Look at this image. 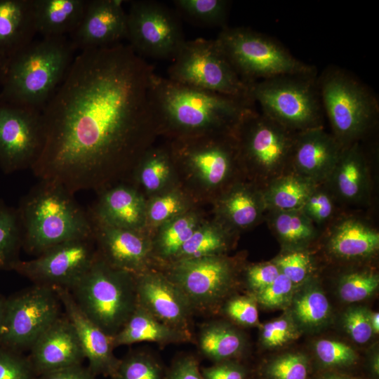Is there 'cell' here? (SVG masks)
Wrapping results in <instances>:
<instances>
[{"instance_id": "db71d44e", "label": "cell", "mask_w": 379, "mask_h": 379, "mask_svg": "<svg viewBox=\"0 0 379 379\" xmlns=\"http://www.w3.org/2000/svg\"><path fill=\"white\" fill-rule=\"evenodd\" d=\"M95 376L88 367L81 364L46 373L35 379H95Z\"/></svg>"}, {"instance_id": "680465c9", "label": "cell", "mask_w": 379, "mask_h": 379, "mask_svg": "<svg viewBox=\"0 0 379 379\" xmlns=\"http://www.w3.org/2000/svg\"><path fill=\"white\" fill-rule=\"evenodd\" d=\"M6 62L0 58V86L4 78L6 69Z\"/></svg>"}, {"instance_id": "11a10c76", "label": "cell", "mask_w": 379, "mask_h": 379, "mask_svg": "<svg viewBox=\"0 0 379 379\" xmlns=\"http://www.w3.org/2000/svg\"><path fill=\"white\" fill-rule=\"evenodd\" d=\"M6 298L0 294V344L3 334Z\"/></svg>"}, {"instance_id": "52a82bcc", "label": "cell", "mask_w": 379, "mask_h": 379, "mask_svg": "<svg viewBox=\"0 0 379 379\" xmlns=\"http://www.w3.org/2000/svg\"><path fill=\"white\" fill-rule=\"evenodd\" d=\"M250 97L262 114L292 132L323 127L324 112L316 72L255 82L250 85Z\"/></svg>"}, {"instance_id": "7bdbcfd3", "label": "cell", "mask_w": 379, "mask_h": 379, "mask_svg": "<svg viewBox=\"0 0 379 379\" xmlns=\"http://www.w3.org/2000/svg\"><path fill=\"white\" fill-rule=\"evenodd\" d=\"M36 376L27 357L0 346V379H35Z\"/></svg>"}, {"instance_id": "7a4b0ae2", "label": "cell", "mask_w": 379, "mask_h": 379, "mask_svg": "<svg viewBox=\"0 0 379 379\" xmlns=\"http://www.w3.org/2000/svg\"><path fill=\"white\" fill-rule=\"evenodd\" d=\"M151 101L158 132L179 139L234 134L241 120L254 109L251 100L180 84L154 74Z\"/></svg>"}, {"instance_id": "c3c4849f", "label": "cell", "mask_w": 379, "mask_h": 379, "mask_svg": "<svg viewBox=\"0 0 379 379\" xmlns=\"http://www.w3.org/2000/svg\"><path fill=\"white\" fill-rule=\"evenodd\" d=\"M343 321L346 331L356 343H366L372 337L370 312L365 308L355 307L347 310Z\"/></svg>"}, {"instance_id": "f5cc1de1", "label": "cell", "mask_w": 379, "mask_h": 379, "mask_svg": "<svg viewBox=\"0 0 379 379\" xmlns=\"http://www.w3.org/2000/svg\"><path fill=\"white\" fill-rule=\"evenodd\" d=\"M201 373L204 379H246V368L234 360L215 363L211 366L203 367Z\"/></svg>"}, {"instance_id": "d4e9b609", "label": "cell", "mask_w": 379, "mask_h": 379, "mask_svg": "<svg viewBox=\"0 0 379 379\" xmlns=\"http://www.w3.org/2000/svg\"><path fill=\"white\" fill-rule=\"evenodd\" d=\"M192 334L169 326L137 306L122 328L113 337L114 347L140 342L161 346L192 341Z\"/></svg>"}, {"instance_id": "681fc988", "label": "cell", "mask_w": 379, "mask_h": 379, "mask_svg": "<svg viewBox=\"0 0 379 379\" xmlns=\"http://www.w3.org/2000/svg\"><path fill=\"white\" fill-rule=\"evenodd\" d=\"M183 204L178 195L171 193L155 199L148 208V217L155 223L166 222L178 215Z\"/></svg>"}, {"instance_id": "9f6ffc18", "label": "cell", "mask_w": 379, "mask_h": 379, "mask_svg": "<svg viewBox=\"0 0 379 379\" xmlns=\"http://www.w3.org/2000/svg\"><path fill=\"white\" fill-rule=\"evenodd\" d=\"M317 379H362L359 377H353L345 375H340L338 373H328L323 375Z\"/></svg>"}, {"instance_id": "ab89813d", "label": "cell", "mask_w": 379, "mask_h": 379, "mask_svg": "<svg viewBox=\"0 0 379 379\" xmlns=\"http://www.w3.org/2000/svg\"><path fill=\"white\" fill-rule=\"evenodd\" d=\"M265 373L270 379H307L308 361L300 353L285 354L270 361Z\"/></svg>"}, {"instance_id": "8992f818", "label": "cell", "mask_w": 379, "mask_h": 379, "mask_svg": "<svg viewBox=\"0 0 379 379\" xmlns=\"http://www.w3.org/2000/svg\"><path fill=\"white\" fill-rule=\"evenodd\" d=\"M81 310L107 335L114 337L138 306L135 277L108 265L98 254L69 290Z\"/></svg>"}, {"instance_id": "d6986e66", "label": "cell", "mask_w": 379, "mask_h": 379, "mask_svg": "<svg viewBox=\"0 0 379 379\" xmlns=\"http://www.w3.org/2000/svg\"><path fill=\"white\" fill-rule=\"evenodd\" d=\"M29 350L27 358L36 376L81 365L86 359L76 331L65 314L59 317Z\"/></svg>"}, {"instance_id": "9a60e30c", "label": "cell", "mask_w": 379, "mask_h": 379, "mask_svg": "<svg viewBox=\"0 0 379 379\" xmlns=\"http://www.w3.org/2000/svg\"><path fill=\"white\" fill-rule=\"evenodd\" d=\"M43 144L41 111L0 102V167L6 173L30 168Z\"/></svg>"}, {"instance_id": "ee69618b", "label": "cell", "mask_w": 379, "mask_h": 379, "mask_svg": "<svg viewBox=\"0 0 379 379\" xmlns=\"http://www.w3.org/2000/svg\"><path fill=\"white\" fill-rule=\"evenodd\" d=\"M314 223H322L328 220L334 212L332 194L317 185L311 192L300 209Z\"/></svg>"}, {"instance_id": "484cf974", "label": "cell", "mask_w": 379, "mask_h": 379, "mask_svg": "<svg viewBox=\"0 0 379 379\" xmlns=\"http://www.w3.org/2000/svg\"><path fill=\"white\" fill-rule=\"evenodd\" d=\"M328 248L335 256L346 260L365 258L379 248V234L357 218L340 220L331 230Z\"/></svg>"}, {"instance_id": "1f68e13d", "label": "cell", "mask_w": 379, "mask_h": 379, "mask_svg": "<svg viewBox=\"0 0 379 379\" xmlns=\"http://www.w3.org/2000/svg\"><path fill=\"white\" fill-rule=\"evenodd\" d=\"M197 224L196 218L190 215L173 219L161 230L157 241L152 245V254L173 262L197 229Z\"/></svg>"}, {"instance_id": "277c9868", "label": "cell", "mask_w": 379, "mask_h": 379, "mask_svg": "<svg viewBox=\"0 0 379 379\" xmlns=\"http://www.w3.org/2000/svg\"><path fill=\"white\" fill-rule=\"evenodd\" d=\"M68 36L34 40L6 64L0 102L41 111L75 57Z\"/></svg>"}, {"instance_id": "816d5d0a", "label": "cell", "mask_w": 379, "mask_h": 379, "mask_svg": "<svg viewBox=\"0 0 379 379\" xmlns=\"http://www.w3.org/2000/svg\"><path fill=\"white\" fill-rule=\"evenodd\" d=\"M164 379H204L199 362L192 354H183L175 358L166 368Z\"/></svg>"}, {"instance_id": "6da1fadb", "label": "cell", "mask_w": 379, "mask_h": 379, "mask_svg": "<svg viewBox=\"0 0 379 379\" xmlns=\"http://www.w3.org/2000/svg\"><path fill=\"white\" fill-rule=\"evenodd\" d=\"M154 74L129 45L77 54L41 111L43 144L34 174L74 194L103 190L135 166L158 132Z\"/></svg>"}, {"instance_id": "9c48e42d", "label": "cell", "mask_w": 379, "mask_h": 379, "mask_svg": "<svg viewBox=\"0 0 379 379\" xmlns=\"http://www.w3.org/2000/svg\"><path fill=\"white\" fill-rule=\"evenodd\" d=\"M168 74L169 79L180 84L252 101L250 85L241 79L216 39L186 41Z\"/></svg>"}, {"instance_id": "d590c367", "label": "cell", "mask_w": 379, "mask_h": 379, "mask_svg": "<svg viewBox=\"0 0 379 379\" xmlns=\"http://www.w3.org/2000/svg\"><path fill=\"white\" fill-rule=\"evenodd\" d=\"M227 246L226 238L219 230L210 227L197 228L172 262L219 255Z\"/></svg>"}, {"instance_id": "ba28073f", "label": "cell", "mask_w": 379, "mask_h": 379, "mask_svg": "<svg viewBox=\"0 0 379 379\" xmlns=\"http://www.w3.org/2000/svg\"><path fill=\"white\" fill-rule=\"evenodd\" d=\"M215 39L248 85L284 74L316 72L314 67L294 57L280 42L250 28L225 27Z\"/></svg>"}, {"instance_id": "4316f807", "label": "cell", "mask_w": 379, "mask_h": 379, "mask_svg": "<svg viewBox=\"0 0 379 379\" xmlns=\"http://www.w3.org/2000/svg\"><path fill=\"white\" fill-rule=\"evenodd\" d=\"M88 0H34L36 33L41 37L69 36L79 26Z\"/></svg>"}, {"instance_id": "2e32d148", "label": "cell", "mask_w": 379, "mask_h": 379, "mask_svg": "<svg viewBox=\"0 0 379 379\" xmlns=\"http://www.w3.org/2000/svg\"><path fill=\"white\" fill-rule=\"evenodd\" d=\"M135 277L138 305L164 324L192 334L194 314L185 296L166 274L150 269Z\"/></svg>"}, {"instance_id": "4fadbf2b", "label": "cell", "mask_w": 379, "mask_h": 379, "mask_svg": "<svg viewBox=\"0 0 379 379\" xmlns=\"http://www.w3.org/2000/svg\"><path fill=\"white\" fill-rule=\"evenodd\" d=\"M126 13V39L138 55L173 60L186 41L178 15L160 2L132 1Z\"/></svg>"}, {"instance_id": "bcb514c9", "label": "cell", "mask_w": 379, "mask_h": 379, "mask_svg": "<svg viewBox=\"0 0 379 379\" xmlns=\"http://www.w3.org/2000/svg\"><path fill=\"white\" fill-rule=\"evenodd\" d=\"M222 312L234 322L253 326L258 322V312L253 296H235L222 305Z\"/></svg>"}, {"instance_id": "60d3db41", "label": "cell", "mask_w": 379, "mask_h": 379, "mask_svg": "<svg viewBox=\"0 0 379 379\" xmlns=\"http://www.w3.org/2000/svg\"><path fill=\"white\" fill-rule=\"evenodd\" d=\"M318 359L328 368L347 367L354 364L358 356L349 345L332 340H320L315 345Z\"/></svg>"}, {"instance_id": "7c38bea8", "label": "cell", "mask_w": 379, "mask_h": 379, "mask_svg": "<svg viewBox=\"0 0 379 379\" xmlns=\"http://www.w3.org/2000/svg\"><path fill=\"white\" fill-rule=\"evenodd\" d=\"M62 305L53 288L34 284L6 298L0 346L21 353L61 316Z\"/></svg>"}, {"instance_id": "e0dca14e", "label": "cell", "mask_w": 379, "mask_h": 379, "mask_svg": "<svg viewBox=\"0 0 379 379\" xmlns=\"http://www.w3.org/2000/svg\"><path fill=\"white\" fill-rule=\"evenodd\" d=\"M89 217L96 251L103 260L134 276L150 270L152 245L139 231L110 226Z\"/></svg>"}, {"instance_id": "74e56055", "label": "cell", "mask_w": 379, "mask_h": 379, "mask_svg": "<svg viewBox=\"0 0 379 379\" xmlns=\"http://www.w3.org/2000/svg\"><path fill=\"white\" fill-rule=\"evenodd\" d=\"M138 162L139 180L143 187L148 191L162 187L171 171L169 153L161 149H147Z\"/></svg>"}, {"instance_id": "3957f363", "label": "cell", "mask_w": 379, "mask_h": 379, "mask_svg": "<svg viewBox=\"0 0 379 379\" xmlns=\"http://www.w3.org/2000/svg\"><path fill=\"white\" fill-rule=\"evenodd\" d=\"M22 247L36 256L58 244L93 237L88 213L73 193L53 181L40 180L17 209Z\"/></svg>"}, {"instance_id": "7dc6e473", "label": "cell", "mask_w": 379, "mask_h": 379, "mask_svg": "<svg viewBox=\"0 0 379 379\" xmlns=\"http://www.w3.org/2000/svg\"><path fill=\"white\" fill-rule=\"evenodd\" d=\"M274 263L280 272L293 284H300L307 277L311 262L308 254L302 251H292L277 258Z\"/></svg>"}, {"instance_id": "44dd1931", "label": "cell", "mask_w": 379, "mask_h": 379, "mask_svg": "<svg viewBox=\"0 0 379 379\" xmlns=\"http://www.w3.org/2000/svg\"><path fill=\"white\" fill-rule=\"evenodd\" d=\"M65 315L73 325L82 346L88 368L95 375L112 377L120 362L114 354L113 337L105 333L78 307L69 290L53 288Z\"/></svg>"}, {"instance_id": "4dcf8cb0", "label": "cell", "mask_w": 379, "mask_h": 379, "mask_svg": "<svg viewBox=\"0 0 379 379\" xmlns=\"http://www.w3.org/2000/svg\"><path fill=\"white\" fill-rule=\"evenodd\" d=\"M270 211L271 227L285 244L299 246L314 237L316 231L314 223L300 209Z\"/></svg>"}, {"instance_id": "83f0119b", "label": "cell", "mask_w": 379, "mask_h": 379, "mask_svg": "<svg viewBox=\"0 0 379 379\" xmlns=\"http://www.w3.org/2000/svg\"><path fill=\"white\" fill-rule=\"evenodd\" d=\"M197 344L200 353L214 363L230 361L241 354L245 340L228 323L207 321L199 329Z\"/></svg>"}, {"instance_id": "f1b7e54d", "label": "cell", "mask_w": 379, "mask_h": 379, "mask_svg": "<svg viewBox=\"0 0 379 379\" xmlns=\"http://www.w3.org/2000/svg\"><path fill=\"white\" fill-rule=\"evenodd\" d=\"M319 185L289 170L277 177L262 190L267 210H300Z\"/></svg>"}, {"instance_id": "836d02e7", "label": "cell", "mask_w": 379, "mask_h": 379, "mask_svg": "<svg viewBox=\"0 0 379 379\" xmlns=\"http://www.w3.org/2000/svg\"><path fill=\"white\" fill-rule=\"evenodd\" d=\"M179 13L191 22L204 26H224L230 2L225 0H176Z\"/></svg>"}, {"instance_id": "cb8c5ba5", "label": "cell", "mask_w": 379, "mask_h": 379, "mask_svg": "<svg viewBox=\"0 0 379 379\" xmlns=\"http://www.w3.org/2000/svg\"><path fill=\"white\" fill-rule=\"evenodd\" d=\"M365 152L354 142L343 147L337 163L326 182L341 199L350 203L363 200L368 192V178Z\"/></svg>"}, {"instance_id": "8d00e7d4", "label": "cell", "mask_w": 379, "mask_h": 379, "mask_svg": "<svg viewBox=\"0 0 379 379\" xmlns=\"http://www.w3.org/2000/svg\"><path fill=\"white\" fill-rule=\"evenodd\" d=\"M293 313L302 324L314 326L324 322L330 314V305L326 296L319 289H309L293 302Z\"/></svg>"}, {"instance_id": "7402d4cb", "label": "cell", "mask_w": 379, "mask_h": 379, "mask_svg": "<svg viewBox=\"0 0 379 379\" xmlns=\"http://www.w3.org/2000/svg\"><path fill=\"white\" fill-rule=\"evenodd\" d=\"M34 0H0V58L7 62L36 34Z\"/></svg>"}, {"instance_id": "d6a6232c", "label": "cell", "mask_w": 379, "mask_h": 379, "mask_svg": "<svg viewBox=\"0 0 379 379\" xmlns=\"http://www.w3.org/2000/svg\"><path fill=\"white\" fill-rule=\"evenodd\" d=\"M22 234L17 209L0 201V270H11L18 260Z\"/></svg>"}, {"instance_id": "e575fe53", "label": "cell", "mask_w": 379, "mask_h": 379, "mask_svg": "<svg viewBox=\"0 0 379 379\" xmlns=\"http://www.w3.org/2000/svg\"><path fill=\"white\" fill-rule=\"evenodd\" d=\"M166 368L150 352L133 351L120 359L112 379H164Z\"/></svg>"}, {"instance_id": "8fae6325", "label": "cell", "mask_w": 379, "mask_h": 379, "mask_svg": "<svg viewBox=\"0 0 379 379\" xmlns=\"http://www.w3.org/2000/svg\"><path fill=\"white\" fill-rule=\"evenodd\" d=\"M164 274L185 296L194 314L206 316L219 310L234 286L232 262L221 255L176 261Z\"/></svg>"}, {"instance_id": "5b68a950", "label": "cell", "mask_w": 379, "mask_h": 379, "mask_svg": "<svg viewBox=\"0 0 379 379\" xmlns=\"http://www.w3.org/2000/svg\"><path fill=\"white\" fill-rule=\"evenodd\" d=\"M317 83L332 135L342 147L359 142L378 121L375 95L353 74L337 67L325 69Z\"/></svg>"}, {"instance_id": "603a6c76", "label": "cell", "mask_w": 379, "mask_h": 379, "mask_svg": "<svg viewBox=\"0 0 379 379\" xmlns=\"http://www.w3.org/2000/svg\"><path fill=\"white\" fill-rule=\"evenodd\" d=\"M102 190L96 205L89 215L104 224L132 230H138L144 223L145 204L133 189L118 185Z\"/></svg>"}, {"instance_id": "f546056e", "label": "cell", "mask_w": 379, "mask_h": 379, "mask_svg": "<svg viewBox=\"0 0 379 379\" xmlns=\"http://www.w3.org/2000/svg\"><path fill=\"white\" fill-rule=\"evenodd\" d=\"M223 212L234 226L245 228L253 225L267 210L262 191L237 187L230 192L222 204Z\"/></svg>"}, {"instance_id": "6f0895ef", "label": "cell", "mask_w": 379, "mask_h": 379, "mask_svg": "<svg viewBox=\"0 0 379 379\" xmlns=\"http://www.w3.org/2000/svg\"><path fill=\"white\" fill-rule=\"evenodd\" d=\"M370 321L373 333L379 331V314L378 312H370Z\"/></svg>"}, {"instance_id": "b9f144b4", "label": "cell", "mask_w": 379, "mask_h": 379, "mask_svg": "<svg viewBox=\"0 0 379 379\" xmlns=\"http://www.w3.org/2000/svg\"><path fill=\"white\" fill-rule=\"evenodd\" d=\"M299 335L293 321L288 317H282L262 326L260 339L265 347L277 348L295 340Z\"/></svg>"}, {"instance_id": "30bf717a", "label": "cell", "mask_w": 379, "mask_h": 379, "mask_svg": "<svg viewBox=\"0 0 379 379\" xmlns=\"http://www.w3.org/2000/svg\"><path fill=\"white\" fill-rule=\"evenodd\" d=\"M295 133L253 109L234 132L239 160L255 171L266 186L290 170Z\"/></svg>"}, {"instance_id": "f907efd6", "label": "cell", "mask_w": 379, "mask_h": 379, "mask_svg": "<svg viewBox=\"0 0 379 379\" xmlns=\"http://www.w3.org/2000/svg\"><path fill=\"white\" fill-rule=\"evenodd\" d=\"M280 271L274 262L250 266L246 273V282L253 294L265 289L279 275Z\"/></svg>"}, {"instance_id": "f6af8a7d", "label": "cell", "mask_w": 379, "mask_h": 379, "mask_svg": "<svg viewBox=\"0 0 379 379\" xmlns=\"http://www.w3.org/2000/svg\"><path fill=\"white\" fill-rule=\"evenodd\" d=\"M293 282L280 273L277 279L261 291L253 294L256 302L266 307H281L290 302L293 290Z\"/></svg>"}, {"instance_id": "5bb4252c", "label": "cell", "mask_w": 379, "mask_h": 379, "mask_svg": "<svg viewBox=\"0 0 379 379\" xmlns=\"http://www.w3.org/2000/svg\"><path fill=\"white\" fill-rule=\"evenodd\" d=\"M97 255L93 236L54 246L29 260H18L11 270L34 284L70 290Z\"/></svg>"}, {"instance_id": "ffe728a7", "label": "cell", "mask_w": 379, "mask_h": 379, "mask_svg": "<svg viewBox=\"0 0 379 379\" xmlns=\"http://www.w3.org/2000/svg\"><path fill=\"white\" fill-rule=\"evenodd\" d=\"M343 147L323 127L296 133L290 170L315 185L326 183Z\"/></svg>"}, {"instance_id": "f35d334b", "label": "cell", "mask_w": 379, "mask_h": 379, "mask_svg": "<svg viewBox=\"0 0 379 379\" xmlns=\"http://www.w3.org/2000/svg\"><path fill=\"white\" fill-rule=\"evenodd\" d=\"M379 277L370 272H355L345 275L339 284V295L343 300L354 302L371 296L378 288Z\"/></svg>"}, {"instance_id": "ac0fdd59", "label": "cell", "mask_w": 379, "mask_h": 379, "mask_svg": "<svg viewBox=\"0 0 379 379\" xmlns=\"http://www.w3.org/2000/svg\"><path fill=\"white\" fill-rule=\"evenodd\" d=\"M120 0H88L84 16L69 35L80 51L118 44L127 36V13Z\"/></svg>"}]
</instances>
